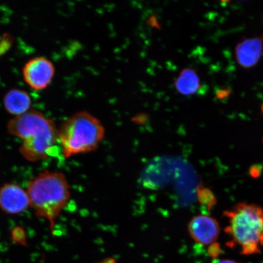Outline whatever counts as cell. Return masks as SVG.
I'll list each match as a JSON object with an SVG mask.
<instances>
[{
    "mask_svg": "<svg viewBox=\"0 0 263 263\" xmlns=\"http://www.w3.org/2000/svg\"><path fill=\"white\" fill-rule=\"evenodd\" d=\"M7 130L10 135L22 140L19 152L29 162L47 160L59 142L58 128L54 121L36 109L10 120Z\"/></svg>",
    "mask_w": 263,
    "mask_h": 263,
    "instance_id": "cell-1",
    "label": "cell"
},
{
    "mask_svg": "<svg viewBox=\"0 0 263 263\" xmlns=\"http://www.w3.org/2000/svg\"><path fill=\"white\" fill-rule=\"evenodd\" d=\"M26 191L30 206L36 217L48 222L54 237L56 220L71 199V190L66 175L62 171L44 170L30 180Z\"/></svg>",
    "mask_w": 263,
    "mask_h": 263,
    "instance_id": "cell-2",
    "label": "cell"
},
{
    "mask_svg": "<svg viewBox=\"0 0 263 263\" xmlns=\"http://www.w3.org/2000/svg\"><path fill=\"white\" fill-rule=\"evenodd\" d=\"M104 136L101 122L87 112L72 115L58 128V141L66 159L96 151Z\"/></svg>",
    "mask_w": 263,
    "mask_h": 263,
    "instance_id": "cell-3",
    "label": "cell"
},
{
    "mask_svg": "<svg viewBox=\"0 0 263 263\" xmlns=\"http://www.w3.org/2000/svg\"><path fill=\"white\" fill-rule=\"evenodd\" d=\"M224 216L229 225L225 232L232 237V244L242 245L260 243L263 234V209L259 205L239 203Z\"/></svg>",
    "mask_w": 263,
    "mask_h": 263,
    "instance_id": "cell-4",
    "label": "cell"
},
{
    "mask_svg": "<svg viewBox=\"0 0 263 263\" xmlns=\"http://www.w3.org/2000/svg\"><path fill=\"white\" fill-rule=\"evenodd\" d=\"M55 68L52 62L45 57L30 59L23 69L25 82L36 90H44L51 83L54 76Z\"/></svg>",
    "mask_w": 263,
    "mask_h": 263,
    "instance_id": "cell-5",
    "label": "cell"
},
{
    "mask_svg": "<svg viewBox=\"0 0 263 263\" xmlns=\"http://www.w3.org/2000/svg\"><path fill=\"white\" fill-rule=\"evenodd\" d=\"M30 206L26 190L15 183H6L0 187V209L4 214L19 215Z\"/></svg>",
    "mask_w": 263,
    "mask_h": 263,
    "instance_id": "cell-6",
    "label": "cell"
},
{
    "mask_svg": "<svg viewBox=\"0 0 263 263\" xmlns=\"http://www.w3.org/2000/svg\"><path fill=\"white\" fill-rule=\"evenodd\" d=\"M188 231L191 239L198 244L210 245L218 239L220 227L219 222L214 217L199 215L190 219Z\"/></svg>",
    "mask_w": 263,
    "mask_h": 263,
    "instance_id": "cell-7",
    "label": "cell"
},
{
    "mask_svg": "<svg viewBox=\"0 0 263 263\" xmlns=\"http://www.w3.org/2000/svg\"><path fill=\"white\" fill-rule=\"evenodd\" d=\"M263 50V35L261 37L244 40L237 45L235 54L238 62L248 69L256 65L262 56Z\"/></svg>",
    "mask_w": 263,
    "mask_h": 263,
    "instance_id": "cell-8",
    "label": "cell"
},
{
    "mask_svg": "<svg viewBox=\"0 0 263 263\" xmlns=\"http://www.w3.org/2000/svg\"><path fill=\"white\" fill-rule=\"evenodd\" d=\"M4 105L9 114L18 117L31 110V98L24 90L12 89L5 95Z\"/></svg>",
    "mask_w": 263,
    "mask_h": 263,
    "instance_id": "cell-9",
    "label": "cell"
},
{
    "mask_svg": "<svg viewBox=\"0 0 263 263\" xmlns=\"http://www.w3.org/2000/svg\"><path fill=\"white\" fill-rule=\"evenodd\" d=\"M176 91L183 96H191L200 88V79L196 70L185 68L180 72L174 81Z\"/></svg>",
    "mask_w": 263,
    "mask_h": 263,
    "instance_id": "cell-10",
    "label": "cell"
},
{
    "mask_svg": "<svg viewBox=\"0 0 263 263\" xmlns=\"http://www.w3.org/2000/svg\"><path fill=\"white\" fill-rule=\"evenodd\" d=\"M199 190L198 197L200 203L207 205L210 209L216 204V198L211 190L207 189H200Z\"/></svg>",
    "mask_w": 263,
    "mask_h": 263,
    "instance_id": "cell-11",
    "label": "cell"
},
{
    "mask_svg": "<svg viewBox=\"0 0 263 263\" xmlns=\"http://www.w3.org/2000/svg\"><path fill=\"white\" fill-rule=\"evenodd\" d=\"M11 237L12 241L14 242L21 244L23 246H27L26 234L23 228L20 227L14 228L11 232Z\"/></svg>",
    "mask_w": 263,
    "mask_h": 263,
    "instance_id": "cell-12",
    "label": "cell"
},
{
    "mask_svg": "<svg viewBox=\"0 0 263 263\" xmlns=\"http://www.w3.org/2000/svg\"><path fill=\"white\" fill-rule=\"evenodd\" d=\"M260 252L259 244H249L242 246L241 253L245 255L258 254Z\"/></svg>",
    "mask_w": 263,
    "mask_h": 263,
    "instance_id": "cell-13",
    "label": "cell"
},
{
    "mask_svg": "<svg viewBox=\"0 0 263 263\" xmlns=\"http://www.w3.org/2000/svg\"><path fill=\"white\" fill-rule=\"evenodd\" d=\"M222 250L218 243L215 242L210 245L209 249H208V254L210 257L216 259L221 254Z\"/></svg>",
    "mask_w": 263,
    "mask_h": 263,
    "instance_id": "cell-14",
    "label": "cell"
},
{
    "mask_svg": "<svg viewBox=\"0 0 263 263\" xmlns=\"http://www.w3.org/2000/svg\"><path fill=\"white\" fill-rule=\"evenodd\" d=\"M262 170L263 167L262 165H255L250 167L249 173L252 177L257 178L260 176V174H261Z\"/></svg>",
    "mask_w": 263,
    "mask_h": 263,
    "instance_id": "cell-15",
    "label": "cell"
},
{
    "mask_svg": "<svg viewBox=\"0 0 263 263\" xmlns=\"http://www.w3.org/2000/svg\"><path fill=\"white\" fill-rule=\"evenodd\" d=\"M100 263H116V262L113 258H107V259L102 260Z\"/></svg>",
    "mask_w": 263,
    "mask_h": 263,
    "instance_id": "cell-16",
    "label": "cell"
},
{
    "mask_svg": "<svg viewBox=\"0 0 263 263\" xmlns=\"http://www.w3.org/2000/svg\"><path fill=\"white\" fill-rule=\"evenodd\" d=\"M216 263H239L237 262L234 261V260H220V261L217 262Z\"/></svg>",
    "mask_w": 263,
    "mask_h": 263,
    "instance_id": "cell-17",
    "label": "cell"
},
{
    "mask_svg": "<svg viewBox=\"0 0 263 263\" xmlns=\"http://www.w3.org/2000/svg\"><path fill=\"white\" fill-rule=\"evenodd\" d=\"M260 244H261L263 245V234L260 236Z\"/></svg>",
    "mask_w": 263,
    "mask_h": 263,
    "instance_id": "cell-18",
    "label": "cell"
},
{
    "mask_svg": "<svg viewBox=\"0 0 263 263\" xmlns=\"http://www.w3.org/2000/svg\"><path fill=\"white\" fill-rule=\"evenodd\" d=\"M262 112L263 114V104L262 105Z\"/></svg>",
    "mask_w": 263,
    "mask_h": 263,
    "instance_id": "cell-19",
    "label": "cell"
}]
</instances>
